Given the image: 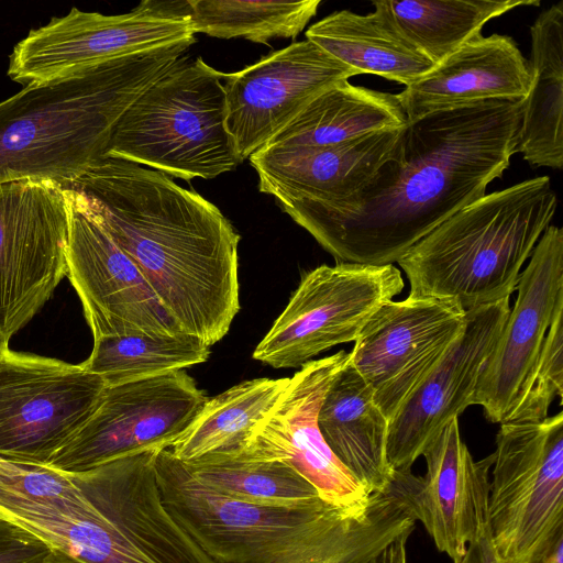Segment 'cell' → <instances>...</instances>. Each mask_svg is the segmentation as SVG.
<instances>
[{"mask_svg":"<svg viewBox=\"0 0 563 563\" xmlns=\"http://www.w3.org/2000/svg\"><path fill=\"white\" fill-rule=\"evenodd\" d=\"M525 100H482L408 121L350 197L278 203L338 263L390 265L503 176L517 153Z\"/></svg>","mask_w":563,"mask_h":563,"instance_id":"6da1fadb","label":"cell"},{"mask_svg":"<svg viewBox=\"0 0 563 563\" xmlns=\"http://www.w3.org/2000/svg\"><path fill=\"white\" fill-rule=\"evenodd\" d=\"M133 261L179 329L209 346L240 310V235L220 209L168 175L103 158L66 187Z\"/></svg>","mask_w":563,"mask_h":563,"instance_id":"7a4b0ae2","label":"cell"},{"mask_svg":"<svg viewBox=\"0 0 563 563\" xmlns=\"http://www.w3.org/2000/svg\"><path fill=\"white\" fill-rule=\"evenodd\" d=\"M155 472L163 503L213 563H363L415 530L418 476L395 472L390 485L356 508L321 498L292 506H260L198 481L169 450Z\"/></svg>","mask_w":563,"mask_h":563,"instance_id":"3957f363","label":"cell"},{"mask_svg":"<svg viewBox=\"0 0 563 563\" xmlns=\"http://www.w3.org/2000/svg\"><path fill=\"white\" fill-rule=\"evenodd\" d=\"M177 44L31 84L0 102V184L67 187L106 158L119 119L191 46Z\"/></svg>","mask_w":563,"mask_h":563,"instance_id":"277c9868","label":"cell"},{"mask_svg":"<svg viewBox=\"0 0 563 563\" xmlns=\"http://www.w3.org/2000/svg\"><path fill=\"white\" fill-rule=\"evenodd\" d=\"M556 206L550 178L539 176L460 209L397 262L409 296L451 299L464 311L509 298Z\"/></svg>","mask_w":563,"mask_h":563,"instance_id":"5b68a950","label":"cell"},{"mask_svg":"<svg viewBox=\"0 0 563 563\" xmlns=\"http://www.w3.org/2000/svg\"><path fill=\"white\" fill-rule=\"evenodd\" d=\"M222 78L201 57L184 54L122 114L104 157L184 180L211 179L235 169Z\"/></svg>","mask_w":563,"mask_h":563,"instance_id":"8992f818","label":"cell"},{"mask_svg":"<svg viewBox=\"0 0 563 563\" xmlns=\"http://www.w3.org/2000/svg\"><path fill=\"white\" fill-rule=\"evenodd\" d=\"M488 526L501 563H528L563 529V412L496 434Z\"/></svg>","mask_w":563,"mask_h":563,"instance_id":"52a82bcc","label":"cell"},{"mask_svg":"<svg viewBox=\"0 0 563 563\" xmlns=\"http://www.w3.org/2000/svg\"><path fill=\"white\" fill-rule=\"evenodd\" d=\"M188 1L143 0L128 13L73 8L33 29L13 48L8 76L24 86L183 43L194 44Z\"/></svg>","mask_w":563,"mask_h":563,"instance_id":"ba28073f","label":"cell"},{"mask_svg":"<svg viewBox=\"0 0 563 563\" xmlns=\"http://www.w3.org/2000/svg\"><path fill=\"white\" fill-rule=\"evenodd\" d=\"M70 207L51 180L0 184V349L67 276Z\"/></svg>","mask_w":563,"mask_h":563,"instance_id":"9c48e42d","label":"cell"},{"mask_svg":"<svg viewBox=\"0 0 563 563\" xmlns=\"http://www.w3.org/2000/svg\"><path fill=\"white\" fill-rule=\"evenodd\" d=\"M106 388L81 363L0 349V456L46 466L86 424Z\"/></svg>","mask_w":563,"mask_h":563,"instance_id":"30bf717a","label":"cell"},{"mask_svg":"<svg viewBox=\"0 0 563 563\" xmlns=\"http://www.w3.org/2000/svg\"><path fill=\"white\" fill-rule=\"evenodd\" d=\"M402 289L401 273L393 264L318 266L302 276L253 358L274 368L301 367L354 341L373 313Z\"/></svg>","mask_w":563,"mask_h":563,"instance_id":"8fae6325","label":"cell"},{"mask_svg":"<svg viewBox=\"0 0 563 563\" xmlns=\"http://www.w3.org/2000/svg\"><path fill=\"white\" fill-rule=\"evenodd\" d=\"M207 399L184 369L107 387L86 424L46 467L71 475L123 455L168 450Z\"/></svg>","mask_w":563,"mask_h":563,"instance_id":"7c38bea8","label":"cell"},{"mask_svg":"<svg viewBox=\"0 0 563 563\" xmlns=\"http://www.w3.org/2000/svg\"><path fill=\"white\" fill-rule=\"evenodd\" d=\"M465 324L454 300L408 296L380 306L362 328L350 363L390 421L441 361Z\"/></svg>","mask_w":563,"mask_h":563,"instance_id":"4fadbf2b","label":"cell"},{"mask_svg":"<svg viewBox=\"0 0 563 563\" xmlns=\"http://www.w3.org/2000/svg\"><path fill=\"white\" fill-rule=\"evenodd\" d=\"M349 358V353L341 350L301 366L245 446L228 456L286 463L324 501L343 508L366 505L373 493L336 459L318 427L323 396Z\"/></svg>","mask_w":563,"mask_h":563,"instance_id":"5bb4252c","label":"cell"},{"mask_svg":"<svg viewBox=\"0 0 563 563\" xmlns=\"http://www.w3.org/2000/svg\"><path fill=\"white\" fill-rule=\"evenodd\" d=\"M358 75L309 40L223 74L225 129L240 163L261 150L313 99Z\"/></svg>","mask_w":563,"mask_h":563,"instance_id":"9a60e30c","label":"cell"},{"mask_svg":"<svg viewBox=\"0 0 563 563\" xmlns=\"http://www.w3.org/2000/svg\"><path fill=\"white\" fill-rule=\"evenodd\" d=\"M67 194V277L81 301L93 340L183 332L133 261L90 214L78 194L71 189Z\"/></svg>","mask_w":563,"mask_h":563,"instance_id":"2e32d148","label":"cell"},{"mask_svg":"<svg viewBox=\"0 0 563 563\" xmlns=\"http://www.w3.org/2000/svg\"><path fill=\"white\" fill-rule=\"evenodd\" d=\"M509 311V298L465 311L460 335L389 421L386 457L393 473L410 472L441 429L474 405L478 378Z\"/></svg>","mask_w":563,"mask_h":563,"instance_id":"e0dca14e","label":"cell"},{"mask_svg":"<svg viewBox=\"0 0 563 563\" xmlns=\"http://www.w3.org/2000/svg\"><path fill=\"white\" fill-rule=\"evenodd\" d=\"M518 296L475 389L487 420L504 423L528 380L555 310L563 302V230L549 225L520 273Z\"/></svg>","mask_w":563,"mask_h":563,"instance_id":"ac0fdd59","label":"cell"},{"mask_svg":"<svg viewBox=\"0 0 563 563\" xmlns=\"http://www.w3.org/2000/svg\"><path fill=\"white\" fill-rule=\"evenodd\" d=\"M0 517L88 563H115L100 512L71 478L0 456Z\"/></svg>","mask_w":563,"mask_h":563,"instance_id":"d6986e66","label":"cell"},{"mask_svg":"<svg viewBox=\"0 0 563 563\" xmlns=\"http://www.w3.org/2000/svg\"><path fill=\"white\" fill-rule=\"evenodd\" d=\"M422 455L427 472L418 477L415 514L437 549L455 561L488 523L494 454L475 461L461 439L455 418L431 440Z\"/></svg>","mask_w":563,"mask_h":563,"instance_id":"ffe728a7","label":"cell"},{"mask_svg":"<svg viewBox=\"0 0 563 563\" xmlns=\"http://www.w3.org/2000/svg\"><path fill=\"white\" fill-rule=\"evenodd\" d=\"M532 74L512 37L471 38L398 93L408 121L488 99H525Z\"/></svg>","mask_w":563,"mask_h":563,"instance_id":"44dd1931","label":"cell"},{"mask_svg":"<svg viewBox=\"0 0 563 563\" xmlns=\"http://www.w3.org/2000/svg\"><path fill=\"white\" fill-rule=\"evenodd\" d=\"M401 129L377 131L319 148L258 150L249 159L257 173L260 191L278 202L339 201L373 177L391 153Z\"/></svg>","mask_w":563,"mask_h":563,"instance_id":"7402d4cb","label":"cell"},{"mask_svg":"<svg viewBox=\"0 0 563 563\" xmlns=\"http://www.w3.org/2000/svg\"><path fill=\"white\" fill-rule=\"evenodd\" d=\"M388 426L349 358L323 396L318 427L332 453L371 494L385 490L394 478L386 457Z\"/></svg>","mask_w":563,"mask_h":563,"instance_id":"603a6c76","label":"cell"},{"mask_svg":"<svg viewBox=\"0 0 563 563\" xmlns=\"http://www.w3.org/2000/svg\"><path fill=\"white\" fill-rule=\"evenodd\" d=\"M357 14L335 11L313 23L306 38L360 74L378 75L406 86L434 64L399 30L380 0Z\"/></svg>","mask_w":563,"mask_h":563,"instance_id":"cb8c5ba5","label":"cell"},{"mask_svg":"<svg viewBox=\"0 0 563 563\" xmlns=\"http://www.w3.org/2000/svg\"><path fill=\"white\" fill-rule=\"evenodd\" d=\"M532 74L517 153L532 166H563V1L530 26Z\"/></svg>","mask_w":563,"mask_h":563,"instance_id":"d4e9b609","label":"cell"},{"mask_svg":"<svg viewBox=\"0 0 563 563\" xmlns=\"http://www.w3.org/2000/svg\"><path fill=\"white\" fill-rule=\"evenodd\" d=\"M408 122L395 93L341 81L313 99L261 150L319 148Z\"/></svg>","mask_w":563,"mask_h":563,"instance_id":"484cf974","label":"cell"},{"mask_svg":"<svg viewBox=\"0 0 563 563\" xmlns=\"http://www.w3.org/2000/svg\"><path fill=\"white\" fill-rule=\"evenodd\" d=\"M288 383L289 378L250 379L207 399L169 452L184 463L240 452Z\"/></svg>","mask_w":563,"mask_h":563,"instance_id":"4316f807","label":"cell"},{"mask_svg":"<svg viewBox=\"0 0 563 563\" xmlns=\"http://www.w3.org/2000/svg\"><path fill=\"white\" fill-rule=\"evenodd\" d=\"M399 30L435 65L492 19L539 0H380Z\"/></svg>","mask_w":563,"mask_h":563,"instance_id":"83f0119b","label":"cell"},{"mask_svg":"<svg viewBox=\"0 0 563 563\" xmlns=\"http://www.w3.org/2000/svg\"><path fill=\"white\" fill-rule=\"evenodd\" d=\"M210 346L185 332L174 335L135 334L93 340L81 364L107 387L181 371L209 358Z\"/></svg>","mask_w":563,"mask_h":563,"instance_id":"f1b7e54d","label":"cell"},{"mask_svg":"<svg viewBox=\"0 0 563 563\" xmlns=\"http://www.w3.org/2000/svg\"><path fill=\"white\" fill-rule=\"evenodd\" d=\"M195 34L265 44L295 38L316 15L320 0H187Z\"/></svg>","mask_w":563,"mask_h":563,"instance_id":"f546056e","label":"cell"},{"mask_svg":"<svg viewBox=\"0 0 563 563\" xmlns=\"http://www.w3.org/2000/svg\"><path fill=\"white\" fill-rule=\"evenodd\" d=\"M184 464L201 483L243 503L292 506L320 498L309 482L283 462L208 455Z\"/></svg>","mask_w":563,"mask_h":563,"instance_id":"4dcf8cb0","label":"cell"},{"mask_svg":"<svg viewBox=\"0 0 563 563\" xmlns=\"http://www.w3.org/2000/svg\"><path fill=\"white\" fill-rule=\"evenodd\" d=\"M562 351L563 302L555 310L531 374L505 422H539L548 417L553 399H561L563 394Z\"/></svg>","mask_w":563,"mask_h":563,"instance_id":"1f68e13d","label":"cell"},{"mask_svg":"<svg viewBox=\"0 0 563 563\" xmlns=\"http://www.w3.org/2000/svg\"><path fill=\"white\" fill-rule=\"evenodd\" d=\"M53 549L45 540L0 517V563H37Z\"/></svg>","mask_w":563,"mask_h":563,"instance_id":"d6a6232c","label":"cell"},{"mask_svg":"<svg viewBox=\"0 0 563 563\" xmlns=\"http://www.w3.org/2000/svg\"><path fill=\"white\" fill-rule=\"evenodd\" d=\"M453 563H501L493 547L488 523Z\"/></svg>","mask_w":563,"mask_h":563,"instance_id":"836d02e7","label":"cell"},{"mask_svg":"<svg viewBox=\"0 0 563 563\" xmlns=\"http://www.w3.org/2000/svg\"><path fill=\"white\" fill-rule=\"evenodd\" d=\"M411 533H404L363 563H407L406 544Z\"/></svg>","mask_w":563,"mask_h":563,"instance_id":"e575fe53","label":"cell"},{"mask_svg":"<svg viewBox=\"0 0 563 563\" xmlns=\"http://www.w3.org/2000/svg\"><path fill=\"white\" fill-rule=\"evenodd\" d=\"M528 563H563V529L555 532Z\"/></svg>","mask_w":563,"mask_h":563,"instance_id":"d590c367","label":"cell"},{"mask_svg":"<svg viewBox=\"0 0 563 563\" xmlns=\"http://www.w3.org/2000/svg\"><path fill=\"white\" fill-rule=\"evenodd\" d=\"M37 563H88L79 558H76L63 550L54 548L53 551L42 561Z\"/></svg>","mask_w":563,"mask_h":563,"instance_id":"8d00e7d4","label":"cell"}]
</instances>
